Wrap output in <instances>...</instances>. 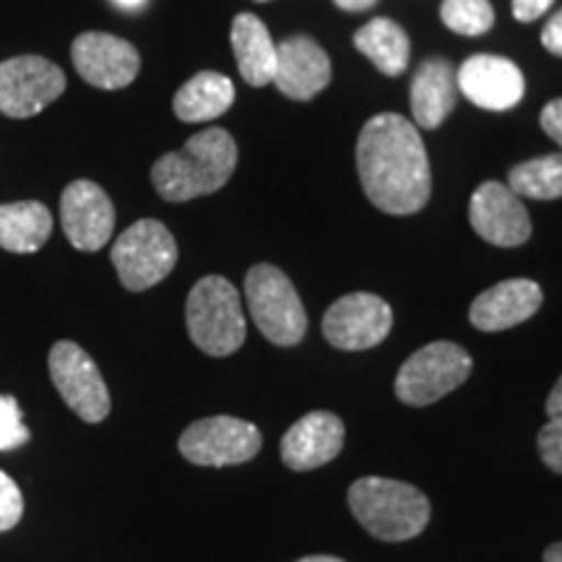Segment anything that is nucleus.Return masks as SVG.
<instances>
[{
  "label": "nucleus",
  "mask_w": 562,
  "mask_h": 562,
  "mask_svg": "<svg viewBox=\"0 0 562 562\" xmlns=\"http://www.w3.org/2000/svg\"><path fill=\"white\" fill-rule=\"evenodd\" d=\"M469 222L484 243L497 248H518L531 237V216L521 195L497 180L476 188L469 201Z\"/></svg>",
  "instance_id": "nucleus-12"
},
{
  "label": "nucleus",
  "mask_w": 562,
  "mask_h": 562,
  "mask_svg": "<svg viewBox=\"0 0 562 562\" xmlns=\"http://www.w3.org/2000/svg\"><path fill=\"white\" fill-rule=\"evenodd\" d=\"M60 222L76 250L97 252L115 229V206L97 182L76 180L60 195Z\"/></svg>",
  "instance_id": "nucleus-14"
},
{
  "label": "nucleus",
  "mask_w": 562,
  "mask_h": 562,
  "mask_svg": "<svg viewBox=\"0 0 562 562\" xmlns=\"http://www.w3.org/2000/svg\"><path fill=\"white\" fill-rule=\"evenodd\" d=\"M261 446V430L252 422L229 414L193 422L178 442L180 453L195 467H237L256 459Z\"/></svg>",
  "instance_id": "nucleus-8"
},
{
  "label": "nucleus",
  "mask_w": 562,
  "mask_h": 562,
  "mask_svg": "<svg viewBox=\"0 0 562 562\" xmlns=\"http://www.w3.org/2000/svg\"><path fill=\"white\" fill-rule=\"evenodd\" d=\"M537 446L544 467L562 474V419L547 422L542 430H539Z\"/></svg>",
  "instance_id": "nucleus-28"
},
{
  "label": "nucleus",
  "mask_w": 562,
  "mask_h": 562,
  "mask_svg": "<svg viewBox=\"0 0 562 562\" xmlns=\"http://www.w3.org/2000/svg\"><path fill=\"white\" fill-rule=\"evenodd\" d=\"M542 45H544L547 53H552V55H558V58H562V11L554 13V16L544 24Z\"/></svg>",
  "instance_id": "nucleus-31"
},
{
  "label": "nucleus",
  "mask_w": 562,
  "mask_h": 562,
  "mask_svg": "<svg viewBox=\"0 0 562 562\" xmlns=\"http://www.w3.org/2000/svg\"><path fill=\"white\" fill-rule=\"evenodd\" d=\"M24 516V497L19 484L9 474L0 472V531H9Z\"/></svg>",
  "instance_id": "nucleus-27"
},
{
  "label": "nucleus",
  "mask_w": 562,
  "mask_h": 562,
  "mask_svg": "<svg viewBox=\"0 0 562 562\" xmlns=\"http://www.w3.org/2000/svg\"><path fill=\"white\" fill-rule=\"evenodd\" d=\"M237 167V144L224 128H206L186 140L180 151L159 157L151 167L157 193L170 203H186L222 191Z\"/></svg>",
  "instance_id": "nucleus-2"
},
{
  "label": "nucleus",
  "mask_w": 562,
  "mask_h": 562,
  "mask_svg": "<svg viewBox=\"0 0 562 562\" xmlns=\"http://www.w3.org/2000/svg\"><path fill=\"white\" fill-rule=\"evenodd\" d=\"M188 334L211 357H229L245 344V313L240 292L224 277H203L186 302Z\"/></svg>",
  "instance_id": "nucleus-4"
},
{
  "label": "nucleus",
  "mask_w": 562,
  "mask_h": 562,
  "mask_svg": "<svg viewBox=\"0 0 562 562\" xmlns=\"http://www.w3.org/2000/svg\"><path fill=\"white\" fill-rule=\"evenodd\" d=\"M24 414L13 396H0V451H16L30 442V430L24 427Z\"/></svg>",
  "instance_id": "nucleus-26"
},
{
  "label": "nucleus",
  "mask_w": 562,
  "mask_h": 562,
  "mask_svg": "<svg viewBox=\"0 0 562 562\" xmlns=\"http://www.w3.org/2000/svg\"><path fill=\"white\" fill-rule=\"evenodd\" d=\"M378 0H334V5H339L341 11H349V13H360V11H368L375 5Z\"/></svg>",
  "instance_id": "nucleus-33"
},
{
  "label": "nucleus",
  "mask_w": 562,
  "mask_h": 562,
  "mask_svg": "<svg viewBox=\"0 0 562 562\" xmlns=\"http://www.w3.org/2000/svg\"><path fill=\"white\" fill-rule=\"evenodd\" d=\"M258 3H266V0H258Z\"/></svg>",
  "instance_id": "nucleus-37"
},
{
  "label": "nucleus",
  "mask_w": 562,
  "mask_h": 562,
  "mask_svg": "<svg viewBox=\"0 0 562 562\" xmlns=\"http://www.w3.org/2000/svg\"><path fill=\"white\" fill-rule=\"evenodd\" d=\"M355 47L383 76H402L409 66V37L393 19H372L355 34Z\"/></svg>",
  "instance_id": "nucleus-23"
},
{
  "label": "nucleus",
  "mask_w": 562,
  "mask_h": 562,
  "mask_svg": "<svg viewBox=\"0 0 562 562\" xmlns=\"http://www.w3.org/2000/svg\"><path fill=\"white\" fill-rule=\"evenodd\" d=\"M349 508L362 529L381 542H406L430 524L425 492L385 476H362L351 484Z\"/></svg>",
  "instance_id": "nucleus-3"
},
{
  "label": "nucleus",
  "mask_w": 562,
  "mask_h": 562,
  "mask_svg": "<svg viewBox=\"0 0 562 562\" xmlns=\"http://www.w3.org/2000/svg\"><path fill=\"white\" fill-rule=\"evenodd\" d=\"M472 357L453 341H432L414 351L396 375V398L406 406H430L472 375Z\"/></svg>",
  "instance_id": "nucleus-6"
},
{
  "label": "nucleus",
  "mask_w": 562,
  "mask_h": 562,
  "mask_svg": "<svg viewBox=\"0 0 562 562\" xmlns=\"http://www.w3.org/2000/svg\"><path fill=\"white\" fill-rule=\"evenodd\" d=\"M508 188L521 199H562V154L521 161L508 172Z\"/></svg>",
  "instance_id": "nucleus-24"
},
{
  "label": "nucleus",
  "mask_w": 562,
  "mask_h": 562,
  "mask_svg": "<svg viewBox=\"0 0 562 562\" xmlns=\"http://www.w3.org/2000/svg\"><path fill=\"white\" fill-rule=\"evenodd\" d=\"M70 60L83 81L104 91L131 87L140 70L136 47L128 40L104 32L79 34L70 45Z\"/></svg>",
  "instance_id": "nucleus-13"
},
{
  "label": "nucleus",
  "mask_w": 562,
  "mask_h": 562,
  "mask_svg": "<svg viewBox=\"0 0 562 562\" xmlns=\"http://www.w3.org/2000/svg\"><path fill=\"white\" fill-rule=\"evenodd\" d=\"M245 300L258 331L277 347H294L307 334V313L292 279L271 263L252 266L245 277Z\"/></svg>",
  "instance_id": "nucleus-5"
},
{
  "label": "nucleus",
  "mask_w": 562,
  "mask_h": 562,
  "mask_svg": "<svg viewBox=\"0 0 562 562\" xmlns=\"http://www.w3.org/2000/svg\"><path fill=\"white\" fill-rule=\"evenodd\" d=\"M539 123H542V131L550 136L554 144L562 146V100H552L547 108L542 110V117H539Z\"/></svg>",
  "instance_id": "nucleus-29"
},
{
  "label": "nucleus",
  "mask_w": 562,
  "mask_h": 562,
  "mask_svg": "<svg viewBox=\"0 0 562 562\" xmlns=\"http://www.w3.org/2000/svg\"><path fill=\"white\" fill-rule=\"evenodd\" d=\"M110 256L125 290L144 292L170 277L178 263V243L159 220H140L117 237Z\"/></svg>",
  "instance_id": "nucleus-7"
},
{
  "label": "nucleus",
  "mask_w": 562,
  "mask_h": 562,
  "mask_svg": "<svg viewBox=\"0 0 562 562\" xmlns=\"http://www.w3.org/2000/svg\"><path fill=\"white\" fill-rule=\"evenodd\" d=\"M232 50L237 68L250 87H266L277 74V45H273L269 26L252 13H240L232 21Z\"/></svg>",
  "instance_id": "nucleus-20"
},
{
  "label": "nucleus",
  "mask_w": 562,
  "mask_h": 562,
  "mask_svg": "<svg viewBox=\"0 0 562 562\" xmlns=\"http://www.w3.org/2000/svg\"><path fill=\"white\" fill-rule=\"evenodd\" d=\"M440 19L448 30L463 37H482L492 30L495 11L490 0H442Z\"/></svg>",
  "instance_id": "nucleus-25"
},
{
  "label": "nucleus",
  "mask_w": 562,
  "mask_h": 562,
  "mask_svg": "<svg viewBox=\"0 0 562 562\" xmlns=\"http://www.w3.org/2000/svg\"><path fill=\"white\" fill-rule=\"evenodd\" d=\"M552 3L554 0H513V16L529 24V21L544 16L552 9Z\"/></svg>",
  "instance_id": "nucleus-30"
},
{
  "label": "nucleus",
  "mask_w": 562,
  "mask_h": 562,
  "mask_svg": "<svg viewBox=\"0 0 562 562\" xmlns=\"http://www.w3.org/2000/svg\"><path fill=\"white\" fill-rule=\"evenodd\" d=\"M547 417L562 419V375H560V381L554 383L550 396H547Z\"/></svg>",
  "instance_id": "nucleus-32"
},
{
  "label": "nucleus",
  "mask_w": 562,
  "mask_h": 562,
  "mask_svg": "<svg viewBox=\"0 0 562 562\" xmlns=\"http://www.w3.org/2000/svg\"><path fill=\"white\" fill-rule=\"evenodd\" d=\"M294 562H344V560L331 558V554H311V558H302V560H294Z\"/></svg>",
  "instance_id": "nucleus-36"
},
{
  "label": "nucleus",
  "mask_w": 562,
  "mask_h": 562,
  "mask_svg": "<svg viewBox=\"0 0 562 562\" xmlns=\"http://www.w3.org/2000/svg\"><path fill=\"white\" fill-rule=\"evenodd\" d=\"M344 448V422L331 412H311L281 438V461L292 472H313L334 461Z\"/></svg>",
  "instance_id": "nucleus-16"
},
{
  "label": "nucleus",
  "mask_w": 562,
  "mask_h": 562,
  "mask_svg": "<svg viewBox=\"0 0 562 562\" xmlns=\"http://www.w3.org/2000/svg\"><path fill=\"white\" fill-rule=\"evenodd\" d=\"M235 104V83L216 70H201L175 94V115L182 123L216 121Z\"/></svg>",
  "instance_id": "nucleus-21"
},
{
  "label": "nucleus",
  "mask_w": 562,
  "mask_h": 562,
  "mask_svg": "<svg viewBox=\"0 0 562 562\" xmlns=\"http://www.w3.org/2000/svg\"><path fill=\"white\" fill-rule=\"evenodd\" d=\"M66 91V76L53 60L19 55L0 63V112L24 121L42 112Z\"/></svg>",
  "instance_id": "nucleus-9"
},
{
  "label": "nucleus",
  "mask_w": 562,
  "mask_h": 562,
  "mask_svg": "<svg viewBox=\"0 0 562 562\" xmlns=\"http://www.w3.org/2000/svg\"><path fill=\"white\" fill-rule=\"evenodd\" d=\"M357 175L372 206L385 214H417L430 201V159L417 125L393 112L364 123L357 138Z\"/></svg>",
  "instance_id": "nucleus-1"
},
{
  "label": "nucleus",
  "mask_w": 562,
  "mask_h": 562,
  "mask_svg": "<svg viewBox=\"0 0 562 562\" xmlns=\"http://www.w3.org/2000/svg\"><path fill=\"white\" fill-rule=\"evenodd\" d=\"M393 326V311L383 297L370 292L344 294L323 315V336L341 351H364L385 341Z\"/></svg>",
  "instance_id": "nucleus-11"
},
{
  "label": "nucleus",
  "mask_w": 562,
  "mask_h": 562,
  "mask_svg": "<svg viewBox=\"0 0 562 562\" xmlns=\"http://www.w3.org/2000/svg\"><path fill=\"white\" fill-rule=\"evenodd\" d=\"M53 235V214L40 201H16L0 206V248L37 252Z\"/></svg>",
  "instance_id": "nucleus-22"
},
{
  "label": "nucleus",
  "mask_w": 562,
  "mask_h": 562,
  "mask_svg": "<svg viewBox=\"0 0 562 562\" xmlns=\"http://www.w3.org/2000/svg\"><path fill=\"white\" fill-rule=\"evenodd\" d=\"M456 83L469 102L492 112L516 108L526 91L521 68L501 55H472L463 60L456 70Z\"/></svg>",
  "instance_id": "nucleus-15"
},
{
  "label": "nucleus",
  "mask_w": 562,
  "mask_h": 562,
  "mask_svg": "<svg viewBox=\"0 0 562 562\" xmlns=\"http://www.w3.org/2000/svg\"><path fill=\"white\" fill-rule=\"evenodd\" d=\"M459 100L456 68L446 58L422 63L412 81V115L414 123L432 131L451 115Z\"/></svg>",
  "instance_id": "nucleus-19"
},
{
  "label": "nucleus",
  "mask_w": 562,
  "mask_h": 562,
  "mask_svg": "<svg viewBox=\"0 0 562 562\" xmlns=\"http://www.w3.org/2000/svg\"><path fill=\"white\" fill-rule=\"evenodd\" d=\"M542 286L531 279H508L484 290L469 307V321L480 331L495 334L529 321L542 307Z\"/></svg>",
  "instance_id": "nucleus-18"
},
{
  "label": "nucleus",
  "mask_w": 562,
  "mask_h": 562,
  "mask_svg": "<svg viewBox=\"0 0 562 562\" xmlns=\"http://www.w3.org/2000/svg\"><path fill=\"white\" fill-rule=\"evenodd\" d=\"M544 562H562V542L547 547L544 552Z\"/></svg>",
  "instance_id": "nucleus-35"
},
{
  "label": "nucleus",
  "mask_w": 562,
  "mask_h": 562,
  "mask_svg": "<svg viewBox=\"0 0 562 562\" xmlns=\"http://www.w3.org/2000/svg\"><path fill=\"white\" fill-rule=\"evenodd\" d=\"M331 81V60L311 37H290L277 45L273 83L284 97L297 102L313 100Z\"/></svg>",
  "instance_id": "nucleus-17"
},
{
  "label": "nucleus",
  "mask_w": 562,
  "mask_h": 562,
  "mask_svg": "<svg viewBox=\"0 0 562 562\" xmlns=\"http://www.w3.org/2000/svg\"><path fill=\"white\" fill-rule=\"evenodd\" d=\"M50 378L70 409L89 425L110 414V391L100 368L74 341H58L50 349Z\"/></svg>",
  "instance_id": "nucleus-10"
},
{
  "label": "nucleus",
  "mask_w": 562,
  "mask_h": 562,
  "mask_svg": "<svg viewBox=\"0 0 562 562\" xmlns=\"http://www.w3.org/2000/svg\"><path fill=\"white\" fill-rule=\"evenodd\" d=\"M112 3L121 5V9H125V11H140L146 3H149V0H112Z\"/></svg>",
  "instance_id": "nucleus-34"
}]
</instances>
